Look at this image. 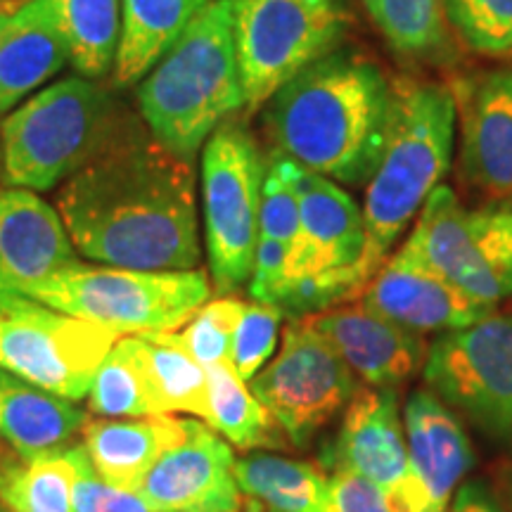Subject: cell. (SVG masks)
<instances>
[{
	"instance_id": "obj_1",
	"label": "cell",
	"mask_w": 512,
	"mask_h": 512,
	"mask_svg": "<svg viewBox=\"0 0 512 512\" xmlns=\"http://www.w3.org/2000/svg\"><path fill=\"white\" fill-rule=\"evenodd\" d=\"M76 252L138 271H190L202 261L192 162L140 131L76 171L57 192Z\"/></svg>"
},
{
	"instance_id": "obj_2",
	"label": "cell",
	"mask_w": 512,
	"mask_h": 512,
	"mask_svg": "<svg viewBox=\"0 0 512 512\" xmlns=\"http://www.w3.org/2000/svg\"><path fill=\"white\" fill-rule=\"evenodd\" d=\"M280 155L339 185H366L392 117V81L358 50L325 55L266 102Z\"/></svg>"
},
{
	"instance_id": "obj_3",
	"label": "cell",
	"mask_w": 512,
	"mask_h": 512,
	"mask_svg": "<svg viewBox=\"0 0 512 512\" xmlns=\"http://www.w3.org/2000/svg\"><path fill=\"white\" fill-rule=\"evenodd\" d=\"M456 147V100L451 86L401 76L392 81V117L380 162L366 183L363 242L356 271L363 290L427 197L451 169Z\"/></svg>"
},
{
	"instance_id": "obj_4",
	"label": "cell",
	"mask_w": 512,
	"mask_h": 512,
	"mask_svg": "<svg viewBox=\"0 0 512 512\" xmlns=\"http://www.w3.org/2000/svg\"><path fill=\"white\" fill-rule=\"evenodd\" d=\"M138 107L152 138L185 162L245 110L230 0L211 3L147 72Z\"/></svg>"
},
{
	"instance_id": "obj_5",
	"label": "cell",
	"mask_w": 512,
	"mask_h": 512,
	"mask_svg": "<svg viewBox=\"0 0 512 512\" xmlns=\"http://www.w3.org/2000/svg\"><path fill=\"white\" fill-rule=\"evenodd\" d=\"M131 133V121L105 86L69 76L3 119V178L10 188L50 190Z\"/></svg>"
},
{
	"instance_id": "obj_6",
	"label": "cell",
	"mask_w": 512,
	"mask_h": 512,
	"mask_svg": "<svg viewBox=\"0 0 512 512\" xmlns=\"http://www.w3.org/2000/svg\"><path fill=\"white\" fill-rule=\"evenodd\" d=\"M27 297L50 309L126 335L178 332L209 302L211 280L202 268L138 271L76 266L31 287Z\"/></svg>"
},
{
	"instance_id": "obj_7",
	"label": "cell",
	"mask_w": 512,
	"mask_h": 512,
	"mask_svg": "<svg viewBox=\"0 0 512 512\" xmlns=\"http://www.w3.org/2000/svg\"><path fill=\"white\" fill-rule=\"evenodd\" d=\"M245 110H259L287 81L335 53L354 15L349 0H230Z\"/></svg>"
},
{
	"instance_id": "obj_8",
	"label": "cell",
	"mask_w": 512,
	"mask_h": 512,
	"mask_svg": "<svg viewBox=\"0 0 512 512\" xmlns=\"http://www.w3.org/2000/svg\"><path fill=\"white\" fill-rule=\"evenodd\" d=\"M266 169L259 143L238 121L221 124L202 147L204 240L219 294L249 283Z\"/></svg>"
},
{
	"instance_id": "obj_9",
	"label": "cell",
	"mask_w": 512,
	"mask_h": 512,
	"mask_svg": "<svg viewBox=\"0 0 512 512\" xmlns=\"http://www.w3.org/2000/svg\"><path fill=\"white\" fill-rule=\"evenodd\" d=\"M406 242L477 302L496 309L512 299V207L467 209L441 183L427 197Z\"/></svg>"
},
{
	"instance_id": "obj_10",
	"label": "cell",
	"mask_w": 512,
	"mask_h": 512,
	"mask_svg": "<svg viewBox=\"0 0 512 512\" xmlns=\"http://www.w3.org/2000/svg\"><path fill=\"white\" fill-rule=\"evenodd\" d=\"M422 377L453 413L512 448V311L439 335L427 349Z\"/></svg>"
},
{
	"instance_id": "obj_11",
	"label": "cell",
	"mask_w": 512,
	"mask_h": 512,
	"mask_svg": "<svg viewBox=\"0 0 512 512\" xmlns=\"http://www.w3.org/2000/svg\"><path fill=\"white\" fill-rule=\"evenodd\" d=\"M119 335L22 294H0V368L67 401H83Z\"/></svg>"
},
{
	"instance_id": "obj_12",
	"label": "cell",
	"mask_w": 512,
	"mask_h": 512,
	"mask_svg": "<svg viewBox=\"0 0 512 512\" xmlns=\"http://www.w3.org/2000/svg\"><path fill=\"white\" fill-rule=\"evenodd\" d=\"M249 389L285 437L306 446L349 406L358 382L328 339L309 320L297 318L290 320L283 347L254 375Z\"/></svg>"
},
{
	"instance_id": "obj_13",
	"label": "cell",
	"mask_w": 512,
	"mask_h": 512,
	"mask_svg": "<svg viewBox=\"0 0 512 512\" xmlns=\"http://www.w3.org/2000/svg\"><path fill=\"white\" fill-rule=\"evenodd\" d=\"M328 470H351L370 479L394 512H427L408 458L406 427L396 389L361 384L344 408L342 425L320 456Z\"/></svg>"
},
{
	"instance_id": "obj_14",
	"label": "cell",
	"mask_w": 512,
	"mask_h": 512,
	"mask_svg": "<svg viewBox=\"0 0 512 512\" xmlns=\"http://www.w3.org/2000/svg\"><path fill=\"white\" fill-rule=\"evenodd\" d=\"M460 178L479 200L512 207V64L453 81Z\"/></svg>"
},
{
	"instance_id": "obj_15",
	"label": "cell",
	"mask_w": 512,
	"mask_h": 512,
	"mask_svg": "<svg viewBox=\"0 0 512 512\" xmlns=\"http://www.w3.org/2000/svg\"><path fill=\"white\" fill-rule=\"evenodd\" d=\"M358 302L418 335L463 330L496 311L448 283L408 242L387 256Z\"/></svg>"
},
{
	"instance_id": "obj_16",
	"label": "cell",
	"mask_w": 512,
	"mask_h": 512,
	"mask_svg": "<svg viewBox=\"0 0 512 512\" xmlns=\"http://www.w3.org/2000/svg\"><path fill=\"white\" fill-rule=\"evenodd\" d=\"M138 491L162 512H242L235 453L207 422L190 420L183 439L157 460Z\"/></svg>"
},
{
	"instance_id": "obj_17",
	"label": "cell",
	"mask_w": 512,
	"mask_h": 512,
	"mask_svg": "<svg viewBox=\"0 0 512 512\" xmlns=\"http://www.w3.org/2000/svg\"><path fill=\"white\" fill-rule=\"evenodd\" d=\"M273 164L283 171L299 202L302 235L287 249V275H306L325 268H356L366 230L363 211L342 185L309 171L294 159L273 152Z\"/></svg>"
},
{
	"instance_id": "obj_18",
	"label": "cell",
	"mask_w": 512,
	"mask_h": 512,
	"mask_svg": "<svg viewBox=\"0 0 512 512\" xmlns=\"http://www.w3.org/2000/svg\"><path fill=\"white\" fill-rule=\"evenodd\" d=\"M76 249L60 211L34 190H0V294H22L76 266Z\"/></svg>"
},
{
	"instance_id": "obj_19",
	"label": "cell",
	"mask_w": 512,
	"mask_h": 512,
	"mask_svg": "<svg viewBox=\"0 0 512 512\" xmlns=\"http://www.w3.org/2000/svg\"><path fill=\"white\" fill-rule=\"evenodd\" d=\"M306 320L337 349L366 387L399 389L425 366L430 349L425 337L377 316L361 302L342 304Z\"/></svg>"
},
{
	"instance_id": "obj_20",
	"label": "cell",
	"mask_w": 512,
	"mask_h": 512,
	"mask_svg": "<svg viewBox=\"0 0 512 512\" xmlns=\"http://www.w3.org/2000/svg\"><path fill=\"white\" fill-rule=\"evenodd\" d=\"M403 427L427 512H448L458 484L475 465L463 420L430 389H415L403 408Z\"/></svg>"
},
{
	"instance_id": "obj_21",
	"label": "cell",
	"mask_w": 512,
	"mask_h": 512,
	"mask_svg": "<svg viewBox=\"0 0 512 512\" xmlns=\"http://www.w3.org/2000/svg\"><path fill=\"white\" fill-rule=\"evenodd\" d=\"M69 62L50 0H22L0 12V114L48 83Z\"/></svg>"
},
{
	"instance_id": "obj_22",
	"label": "cell",
	"mask_w": 512,
	"mask_h": 512,
	"mask_svg": "<svg viewBox=\"0 0 512 512\" xmlns=\"http://www.w3.org/2000/svg\"><path fill=\"white\" fill-rule=\"evenodd\" d=\"M86 413L0 368V444L22 460L60 456L86 425Z\"/></svg>"
},
{
	"instance_id": "obj_23",
	"label": "cell",
	"mask_w": 512,
	"mask_h": 512,
	"mask_svg": "<svg viewBox=\"0 0 512 512\" xmlns=\"http://www.w3.org/2000/svg\"><path fill=\"white\" fill-rule=\"evenodd\" d=\"M188 418H95L83 425L81 444L98 475L121 489L138 491L147 472L183 439Z\"/></svg>"
},
{
	"instance_id": "obj_24",
	"label": "cell",
	"mask_w": 512,
	"mask_h": 512,
	"mask_svg": "<svg viewBox=\"0 0 512 512\" xmlns=\"http://www.w3.org/2000/svg\"><path fill=\"white\" fill-rule=\"evenodd\" d=\"M216 0H124L114 83L133 86Z\"/></svg>"
},
{
	"instance_id": "obj_25",
	"label": "cell",
	"mask_w": 512,
	"mask_h": 512,
	"mask_svg": "<svg viewBox=\"0 0 512 512\" xmlns=\"http://www.w3.org/2000/svg\"><path fill=\"white\" fill-rule=\"evenodd\" d=\"M235 479L266 512H328V475L309 460L249 451L235 458Z\"/></svg>"
},
{
	"instance_id": "obj_26",
	"label": "cell",
	"mask_w": 512,
	"mask_h": 512,
	"mask_svg": "<svg viewBox=\"0 0 512 512\" xmlns=\"http://www.w3.org/2000/svg\"><path fill=\"white\" fill-rule=\"evenodd\" d=\"M152 401L159 415H192L209 418L207 370L192 358L178 332H150L136 335Z\"/></svg>"
},
{
	"instance_id": "obj_27",
	"label": "cell",
	"mask_w": 512,
	"mask_h": 512,
	"mask_svg": "<svg viewBox=\"0 0 512 512\" xmlns=\"http://www.w3.org/2000/svg\"><path fill=\"white\" fill-rule=\"evenodd\" d=\"M370 22L399 57L444 64L456 53L446 0H361Z\"/></svg>"
},
{
	"instance_id": "obj_28",
	"label": "cell",
	"mask_w": 512,
	"mask_h": 512,
	"mask_svg": "<svg viewBox=\"0 0 512 512\" xmlns=\"http://www.w3.org/2000/svg\"><path fill=\"white\" fill-rule=\"evenodd\" d=\"M209 418L207 425L240 451L285 446V432L261 406L247 382L235 373L233 363L207 368Z\"/></svg>"
},
{
	"instance_id": "obj_29",
	"label": "cell",
	"mask_w": 512,
	"mask_h": 512,
	"mask_svg": "<svg viewBox=\"0 0 512 512\" xmlns=\"http://www.w3.org/2000/svg\"><path fill=\"white\" fill-rule=\"evenodd\" d=\"M69 46V62L86 79L114 69L124 0H50Z\"/></svg>"
},
{
	"instance_id": "obj_30",
	"label": "cell",
	"mask_w": 512,
	"mask_h": 512,
	"mask_svg": "<svg viewBox=\"0 0 512 512\" xmlns=\"http://www.w3.org/2000/svg\"><path fill=\"white\" fill-rule=\"evenodd\" d=\"M74 467L67 451L60 456L22 460L0 451V510L3 512H76L72 501Z\"/></svg>"
},
{
	"instance_id": "obj_31",
	"label": "cell",
	"mask_w": 512,
	"mask_h": 512,
	"mask_svg": "<svg viewBox=\"0 0 512 512\" xmlns=\"http://www.w3.org/2000/svg\"><path fill=\"white\" fill-rule=\"evenodd\" d=\"M88 411L98 418H150L159 415L152 401L136 335L119 337L95 370L88 389Z\"/></svg>"
},
{
	"instance_id": "obj_32",
	"label": "cell",
	"mask_w": 512,
	"mask_h": 512,
	"mask_svg": "<svg viewBox=\"0 0 512 512\" xmlns=\"http://www.w3.org/2000/svg\"><path fill=\"white\" fill-rule=\"evenodd\" d=\"M446 17L467 53L512 64V0H446Z\"/></svg>"
},
{
	"instance_id": "obj_33",
	"label": "cell",
	"mask_w": 512,
	"mask_h": 512,
	"mask_svg": "<svg viewBox=\"0 0 512 512\" xmlns=\"http://www.w3.org/2000/svg\"><path fill=\"white\" fill-rule=\"evenodd\" d=\"M245 304L247 302H242L238 297L221 294L214 302L204 304L185 323V328L178 332L192 358L204 370L211 366H221V363H230L235 330H238Z\"/></svg>"
},
{
	"instance_id": "obj_34",
	"label": "cell",
	"mask_w": 512,
	"mask_h": 512,
	"mask_svg": "<svg viewBox=\"0 0 512 512\" xmlns=\"http://www.w3.org/2000/svg\"><path fill=\"white\" fill-rule=\"evenodd\" d=\"M67 458L74 467L72 501L76 512H162L140 491L121 489L105 482L93 467L83 444L69 446Z\"/></svg>"
},
{
	"instance_id": "obj_35",
	"label": "cell",
	"mask_w": 512,
	"mask_h": 512,
	"mask_svg": "<svg viewBox=\"0 0 512 512\" xmlns=\"http://www.w3.org/2000/svg\"><path fill=\"white\" fill-rule=\"evenodd\" d=\"M283 318L280 309L271 304H245L230 354L235 373L245 382H252L254 375L271 361Z\"/></svg>"
},
{
	"instance_id": "obj_36",
	"label": "cell",
	"mask_w": 512,
	"mask_h": 512,
	"mask_svg": "<svg viewBox=\"0 0 512 512\" xmlns=\"http://www.w3.org/2000/svg\"><path fill=\"white\" fill-rule=\"evenodd\" d=\"M259 235L283 242L287 249L297 245L299 235H302L297 195H294L283 171L273 164V159H268L264 188H261Z\"/></svg>"
},
{
	"instance_id": "obj_37",
	"label": "cell",
	"mask_w": 512,
	"mask_h": 512,
	"mask_svg": "<svg viewBox=\"0 0 512 512\" xmlns=\"http://www.w3.org/2000/svg\"><path fill=\"white\" fill-rule=\"evenodd\" d=\"M328 512H394L370 479L351 470H332L328 477Z\"/></svg>"
},
{
	"instance_id": "obj_38",
	"label": "cell",
	"mask_w": 512,
	"mask_h": 512,
	"mask_svg": "<svg viewBox=\"0 0 512 512\" xmlns=\"http://www.w3.org/2000/svg\"><path fill=\"white\" fill-rule=\"evenodd\" d=\"M287 275V245L259 235L254 252V266L249 275V294L254 302L271 304L275 290Z\"/></svg>"
},
{
	"instance_id": "obj_39",
	"label": "cell",
	"mask_w": 512,
	"mask_h": 512,
	"mask_svg": "<svg viewBox=\"0 0 512 512\" xmlns=\"http://www.w3.org/2000/svg\"><path fill=\"white\" fill-rule=\"evenodd\" d=\"M448 512H503L501 501L489 484L482 479L465 482L453 496Z\"/></svg>"
},
{
	"instance_id": "obj_40",
	"label": "cell",
	"mask_w": 512,
	"mask_h": 512,
	"mask_svg": "<svg viewBox=\"0 0 512 512\" xmlns=\"http://www.w3.org/2000/svg\"><path fill=\"white\" fill-rule=\"evenodd\" d=\"M498 491H501V494H496L498 496V501H501V508H503V512H512V465H508V467H503L501 470V477H498Z\"/></svg>"
},
{
	"instance_id": "obj_41",
	"label": "cell",
	"mask_w": 512,
	"mask_h": 512,
	"mask_svg": "<svg viewBox=\"0 0 512 512\" xmlns=\"http://www.w3.org/2000/svg\"><path fill=\"white\" fill-rule=\"evenodd\" d=\"M242 512H266V510L261 508V505L256 503V501H249V498H247V503H245V510H242Z\"/></svg>"
},
{
	"instance_id": "obj_42",
	"label": "cell",
	"mask_w": 512,
	"mask_h": 512,
	"mask_svg": "<svg viewBox=\"0 0 512 512\" xmlns=\"http://www.w3.org/2000/svg\"><path fill=\"white\" fill-rule=\"evenodd\" d=\"M0 171H3V147H0Z\"/></svg>"
},
{
	"instance_id": "obj_43",
	"label": "cell",
	"mask_w": 512,
	"mask_h": 512,
	"mask_svg": "<svg viewBox=\"0 0 512 512\" xmlns=\"http://www.w3.org/2000/svg\"><path fill=\"white\" fill-rule=\"evenodd\" d=\"M0 512H3V510H0Z\"/></svg>"
}]
</instances>
